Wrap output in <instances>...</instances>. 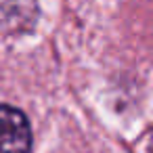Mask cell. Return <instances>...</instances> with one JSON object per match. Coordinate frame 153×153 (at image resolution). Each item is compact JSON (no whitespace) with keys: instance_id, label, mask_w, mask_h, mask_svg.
<instances>
[{"instance_id":"cell-1","label":"cell","mask_w":153,"mask_h":153,"mask_svg":"<svg viewBox=\"0 0 153 153\" xmlns=\"http://www.w3.org/2000/svg\"><path fill=\"white\" fill-rule=\"evenodd\" d=\"M32 128L23 111L0 105V153H30Z\"/></svg>"}]
</instances>
